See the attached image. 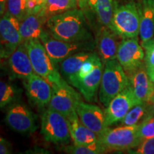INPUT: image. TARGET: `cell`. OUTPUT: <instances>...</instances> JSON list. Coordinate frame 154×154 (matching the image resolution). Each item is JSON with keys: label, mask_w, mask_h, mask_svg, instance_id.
<instances>
[{"label": "cell", "mask_w": 154, "mask_h": 154, "mask_svg": "<svg viewBox=\"0 0 154 154\" xmlns=\"http://www.w3.org/2000/svg\"><path fill=\"white\" fill-rule=\"evenodd\" d=\"M47 26L54 38L66 42L91 41L84 12L74 9L51 17Z\"/></svg>", "instance_id": "1"}, {"label": "cell", "mask_w": 154, "mask_h": 154, "mask_svg": "<svg viewBox=\"0 0 154 154\" xmlns=\"http://www.w3.org/2000/svg\"><path fill=\"white\" fill-rule=\"evenodd\" d=\"M129 79L116 59L104 64L99 88V100L106 107L116 96L129 86Z\"/></svg>", "instance_id": "2"}, {"label": "cell", "mask_w": 154, "mask_h": 154, "mask_svg": "<svg viewBox=\"0 0 154 154\" xmlns=\"http://www.w3.org/2000/svg\"><path fill=\"white\" fill-rule=\"evenodd\" d=\"M41 134L46 140L57 145H66L72 138L67 119L49 106L42 113Z\"/></svg>", "instance_id": "3"}, {"label": "cell", "mask_w": 154, "mask_h": 154, "mask_svg": "<svg viewBox=\"0 0 154 154\" xmlns=\"http://www.w3.org/2000/svg\"><path fill=\"white\" fill-rule=\"evenodd\" d=\"M23 42L27 49L35 74L43 77L50 83L57 82L62 79L59 67L51 60L39 39L28 40Z\"/></svg>", "instance_id": "4"}, {"label": "cell", "mask_w": 154, "mask_h": 154, "mask_svg": "<svg viewBox=\"0 0 154 154\" xmlns=\"http://www.w3.org/2000/svg\"><path fill=\"white\" fill-rule=\"evenodd\" d=\"M139 124L122 126L109 129L99 137V141L108 151H124L137 147L141 143Z\"/></svg>", "instance_id": "5"}, {"label": "cell", "mask_w": 154, "mask_h": 154, "mask_svg": "<svg viewBox=\"0 0 154 154\" xmlns=\"http://www.w3.org/2000/svg\"><path fill=\"white\" fill-rule=\"evenodd\" d=\"M48 54L56 65H59L69 56L81 51H91L94 44L91 41L66 42L54 38L49 32L43 31L39 38Z\"/></svg>", "instance_id": "6"}, {"label": "cell", "mask_w": 154, "mask_h": 154, "mask_svg": "<svg viewBox=\"0 0 154 154\" xmlns=\"http://www.w3.org/2000/svg\"><path fill=\"white\" fill-rule=\"evenodd\" d=\"M140 14L134 2L117 6L112 19L111 30L122 38H136L139 34Z\"/></svg>", "instance_id": "7"}, {"label": "cell", "mask_w": 154, "mask_h": 154, "mask_svg": "<svg viewBox=\"0 0 154 154\" xmlns=\"http://www.w3.org/2000/svg\"><path fill=\"white\" fill-rule=\"evenodd\" d=\"M51 84L52 95L48 106L68 118L76 112L77 103L82 101L79 94L63 78L59 82L51 83Z\"/></svg>", "instance_id": "8"}, {"label": "cell", "mask_w": 154, "mask_h": 154, "mask_svg": "<svg viewBox=\"0 0 154 154\" xmlns=\"http://www.w3.org/2000/svg\"><path fill=\"white\" fill-rule=\"evenodd\" d=\"M5 121L11 130L22 134L34 132L37 127L36 116L22 102L15 101L11 105Z\"/></svg>", "instance_id": "9"}, {"label": "cell", "mask_w": 154, "mask_h": 154, "mask_svg": "<svg viewBox=\"0 0 154 154\" xmlns=\"http://www.w3.org/2000/svg\"><path fill=\"white\" fill-rule=\"evenodd\" d=\"M144 57L143 48L138 43L137 37L123 38L117 51L116 59L128 76L143 65Z\"/></svg>", "instance_id": "10"}, {"label": "cell", "mask_w": 154, "mask_h": 154, "mask_svg": "<svg viewBox=\"0 0 154 154\" xmlns=\"http://www.w3.org/2000/svg\"><path fill=\"white\" fill-rule=\"evenodd\" d=\"M139 103L135 97L130 84L124 91L119 93L106 106L104 114L108 126L121 121L132 107Z\"/></svg>", "instance_id": "11"}, {"label": "cell", "mask_w": 154, "mask_h": 154, "mask_svg": "<svg viewBox=\"0 0 154 154\" xmlns=\"http://www.w3.org/2000/svg\"><path fill=\"white\" fill-rule=\"evenodd\" d=\"M0 41L5 59H8L23 42L20 34V21L7 12L0 18Z\"/></svg>", "instance_id": "12"}, {"label": "cell", "mask_w": 154, "mask_h": 154, "mask_svg": "<svg viewBox=\"0 0 154 154\" xmlns=\"http://www.w3.org/2000/svg\"><path fill=\"white\" fill-rule=\"evenodd\" d=\"M24 85L26 95L33 104L41 109L49 105L52 95V86L49 81L34 73L24 80Z\"/></svg>", "instance_id": "13"}, {"label": "cell", "mask_w": 154, "mask_h": 154, "mask_svg": "<svg viewBox=\"0 0 154 154\" xmlns=\"http://www.w3.org/2000/svg\"><path fill=\"white\" fill-rule=\"evenodd\" d=\"M76 111L81 122L99 137L109 128L106 123L104 112L97 106L81 101L77 103Z\"/></svg>", "instance_id": "14"}, {"label": "cell", "mask_w": 154, "mask_h": 154, "mask_svg": "<svg viewBox=\"0 0 154 154\" xmlns=\"http://www.w3.org/2000/svg\"><path fill=\"white\" fill-rule=\"evenodd\" d=\"M120 38H122L111 29L102 26L100 29L96 38V47L98 55L103 64L116 59L119 47L122 41Z\"/></svg>", "instance_id": "15"}, {"label": "cell", "mask_w": 154, "mask_h": 154, "mask_svg": "<svg viewBox=\"0 0 154 154\" xmlns=\"http://www.w3.org/2000/svg\"><path fill=\"white\" fill-rule=\"evenodd\" d=\"M128 79L131 87L138 101L149 103L154 94V84L148 75L146 67L142 65L128 76Z\"/></svg>", "instance_id": "16"}, {"label": "cell", "mask_w": 154, "mask_h": 154, "mask_svg": "<svg viewBox=\"0 0 154 154\" xmlns=\"http://www.w3.org/2000/svg\"><path fill=\"white\" fill-rule=\"evenodd\" d=\"M8 66L11 76L23 81L28 79L34 73L24 42L9 57Z\"/></svg>", "instance_id": "17"}, {"label": "cell", "mask_w": 154, "mask_h": 154, "mask_svg": "<svg viewBox=\"0 0 154 154\" xmlns=\"http://www.w3.org/2000/svg\"><path fill=\"white\" fill-rule=\"evenodd\" d=\"M103 63L101 59L96 63V66L89 74L84 76L77 82L76 86L80 93L87 101H94L101 84L103 74Z\"/></svg>", "instance_id": "18"}, {"label": "cell", "mask_w": 154, "mask_h": 154, "mask_svg": "<svg viewBox=\"0 0 154 154\" xmlns=\"http://www.w3.org/2000/svg\"><path fill=\"white\" fill-rule=\"evenodd\" d=\"M66 119L71 137L75 145H88L98 141L99 136L81 122L76 111Z\"/></svg>", "instance_id": "19"}, {"label": "cell", "mask_w": 154, "mask_h": 154, "mask_svg": "<svg viewBox=\"0 0 154 154\" xmlns=\"http://www.w3.org/2000/svg\"><path fill=\"white\" fill-rule=\"evenodd\" d=\"M140 14L139 34L142 43L154 36V0H142L138 7Z\"/></svg>", "instance_id": "20"}, {"label": "cell", "mask_w": 154, "mask_h": 154, "mask_svg": "<svg viewBox=\"0 0 154 154\" xmlns=\"http://www.w3.org/2000/svg\"><path fill=\"white\" fill-rule=\"evenodd\" d=\"M93 54L91 51H81L69 56L59 63L58 67L62 78L69 83L78 74L84 63Z\"/></svg>", "instance_id": "21"}, {"label": "cell", "mask_w": 154, "mask_h": 154, "mask_svg": "<svg viewBox=\"0 0 154 154\" xmlns=\"http://www.w3.org/2000/svg\"><path fill=\"white\" fill-rule=\"evenodd\" d=\"M46 19L38 14L29 13L20 22V34L23 42L39 39L43 32V24Z\"/></svg>", "instance_id": "22"}, {"label": "cell", "mask_w": 154, "mask_h": 154, "mask_svg": "<svg viewBox=\"0 0 154 154\" xmlns=\"http://www.w3.org/2000/svg\"><path fill=\"white\" fill-rule=\"evenodd\" d=\"M88 6L103 26L111 29L113 13L118 6L114 0H88Z\"/></svg>", "instance_id": "23"}, {"label": "cell", "mask_w": 154, "mask_h": 154, "mask_svg": "<svg viewBox=\"0 0 154 154\" xmlns=\"http://www.w3.org/2000/svg\"><path fill=\"white\" fill-rule=\"evenodd\" d=\"M77 7L76 0H47L39 14L48 20L51 17L76 9Z\"/></svg>", "instance_id": "24"}, {"label": "cell", "mask_w": 154, "mask_h": 154, "mask_svg": "<svg viewBox=\"0 0 154 154\" xmlns=\"http://www.w3.org/2000/svg\"><path fill=\"white\" fill-rule=\"evenodd\" d=\"M20 93V89L13 84L5 80H0V109L17 101Z\"/></svg>", "instance_id": "25"}, {"label": "cell", "mask_w": 154, "mask_h": 154, "mask_svg": "<svg viewBox=\"0 0 154 154\" xmlns=\"http://www.w3.org/2000/svg\"><path fill=\"white\" fill-rule=\"evenodd\" d=\"M148 103H141L135 105L121 121V125L132 126L138 124V123H139L142 119L144 120L149 115V113H148Z\"/></svg>", "instance_id": "26"}, {"label": "cell", "mask_w": 154, "mask_h": 154, "mask_svg": "<svg viewBox=\"0 0 154 154\" xmlns=\"http://www.w3.org/2000/svg\"><path fill=\"white\" fill-rule=\"evenodd\" d=\"M63 151L70 154H101L107 152V150L101 145L99 140L88 145L79 146L74 144V146H66Z\"/></svg>", "instance_id": "27"}, {"label": "cell", "mask_w": 154, "mask_h": 154, "mask_svg": "<svg viewBox=\"0 0 154 154\" xmlns=\"http://www.w3.org/2000/svg\"><path fill=\"white\" fill-rule=\"evenodd\" d=\"M6 12L21 22L28 14L27 0H7Z\"/></svg>", "instance_id": "28"}, {"label": "cell", "mask_w": 154, "mask_h": 154, "mask_svg": "<svg viewBox=\"0 0 154 154\" xmlns=\"http://www.w3.org/2000/svg\"><path fill=\"white\" fill-rule=\"evenodd\" d=\"M100 60V58L99 55L97 54L94 53L88 59L86 60L85 62L84 63V64L82 65V68L79 70V72H78L76 76L72 79L70 82H69V84L73 86L74 87L76 86L77 82L81 79L83 78L84 76H85L88 74H89L92 70L94 69V67L96 66V63L98 61Z\"/></svg>", "instance_id": "29"}, {"label": "cell", "mask_w": 154, "mask_h": 154, "mask_svg": "<svg viewBox=\"0 0 154 154\" xmlns=\"http://www.w3.org/2000/svg\"><path fill=\"white\" fill-rule=\"evenodd\" d=\"M139 134L142 140L154 138V116L149 114L139 124Z\"/></svg>", "instance_id": "30"}, {"label": "cell", "mask_w": 154, "mask_h": 154, "mask_svg": "<svg viewBox=\"0 0 154 154\" xmlns=\"http://www.w3.org/2000/svg\"><path fill=\"white\" fill-rule=\"evenodd\" d=\"M142 47L145 50V65L146 68L154 66V38L142 43Z\"/></svg>", "instance_id": "31"}, {"label": "cell", "mask_w": 154, "mask_h": 154, "mask_svg": "<svg viewBox=\"0 0 154 154\" xmlns=\"http://www.w3.org/2000/svg\"><path fill=\"white\" fill-rule=\"evenodd\" d=\"M133 153L137 154H154V138L143 140L137 149Z\"/></svg>", "instance_id": "32"}, {"label": "cell", "mask_w": 154, "mask_h": 154, "mask_svg": "<svg viewBox=\"0 0 154 154\" xmlns=\"http://www.w3.org/2000/svg\"><path fill=\"white\" fill-rule=\"evenodd\" d=\"M12 153V148L8 140L0 136V154H9Z\"/></svg>", "instance_id": "33"}, {"label": "cell", "mask_w": 154, "mask_h": 154, "mask_svg": "<svg viewBox=\"0 0 154 154\" xmlns=\"http://www.w3.org/2000/svg\"><path fill=\"white\" fill-rule=\"evenodd\" d=\"M78 7H79L80 9L84 11H88V8H89V6H88V0H76Z\"/></svg>", "instance_id": "34"}, {"label": "cell", "mask_w": 154, "mask_h": 154, "mask_svg": "<svg viewBox=\"0 0 154 154\" xmlns=\"http://www.w3.org/2000/svg\"><path fill=\"white\" fill-rule=\"evenodd\" d=\"M7 11V2L0 0V18L4 16Z\"/></svg>", "instance_id": "35"}, {"label": "cell", "mask_w": 154, "mask_h": 154, "mask_svg": "<svg viewBox=\"0 0 154 154\" xmlns=\"http://www.w3.org/2000/svg\"><path fill=\"white\" fill-rule=\"evenodd\" d=\"M146 70H147L148 75H149L150 79L154 84V66L151 67V68H146Z\"/></svg>", "instance_id": "36"}, {"label": "cell", "mask_w": 154, "mask_h": 154, "mask_svg": "<svg viewBox=\"0 0 154 154\" xmlns=\"http://www.w3.org/2000/svg\"><path fill=\"white\" fill-rule=\"evenodd\" d=\"M5 59V56H4V51H3V47L2 45L1 41H0V63L1 61Z\"/></svg>", "instance_id": "37"}, {"label": "cell", "mask_w": 154, "mask_h": 154, "mask_svg": "<svg viewBox=\"0 0 154 154\" xmlns=\"http://www.w3.org/2000/svg\"><path fill=\"white\" fill-rule=\"evenodd\" d=\"M150 102H151V103H152V111H153V115L154 116V94H153V98H152L151 101H150ZM150 102H149V103H150Z\"/></svg>", "instance_id": "38"}, {"label": "cell", "mask_w": 154, "mask_h": 154, "mask_svg": "<svg viewBox=\"0 0 154 154\" xmlns=\"http://www.w3.org/2000/svg\"><path fill=\"white\" fill-rule=\"evenodd\" d=\"M43 2H44V3H45V2H47V0H43Z\"/></svg>", "instance_id": "39"}, {"label": "cell", "mask_w": 154, "mask_h": 154, "mask_svg": "<svg viewBox=\"0 0 154 154\" xmlns=\"http://www.w3.org/2000/svg\"><path fill=\"white\" fill-rule=\"evenodd\" d=\"M132 1H134V0H132Z\"/></svg>", "instance_id": "40"}]
</instances>
